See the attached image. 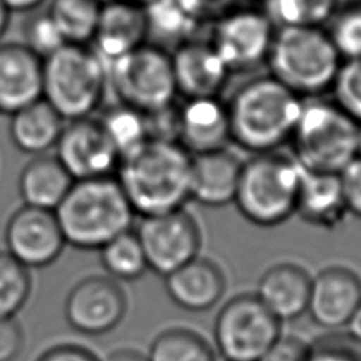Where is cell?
Returning a JSON list of instances; mask_svg holds the SVG:
<instances>
[{
  "instance_id": "obj_1",
  "label": "cell",
  "mask_w": 361,
  "mask_h": 361,
  "mask_svg": "<svg viewBox=\"0 0 361 361\" xmlns=\"http://www.w3.org/2000/svg\"><path fill=\"white\" fill-rule=\"evenodd\" d=\"M190 161L178 141L147 138L120 158L114 176L135 214H161L190 200Z\"/></svg>"
},
{
  "instance_id": "obj_2",
  "label": "cell",
  "mask_w": 361,
  "mask_h": 361,
  "mask_svg": "<svg viewBox=\"0 0 361 361\" xmlns=\"http://www.w3.org/2000/svg\"><path fill=\"white\" fill-rule=\"evenodd\" d=\"M54 214L65 243L83 250L130 231L135 216L114 175L73 180Z\"/></svg>"
},
{
  "instance_id": "obj_3",
  "label": "cell",
  "mask_w": 361,
  "mask_h": 361,
  "mask_svg": "<svg viewBox=\"0 0 361 361\" xmlns=\"http://www.w3.org/2000/svg\"><path fill=\"white\" fill-rule=\"evenodd\" d=\"M303 100L274 76L250 80L228 109L231 140L254 154L275 151L290 140Z\"/></svg>"
},
{
  "instance_id": "obj_4",
  "label": "cell",
  "mask_w": 361,
  "mask_h": 361,
  "mask_svg": "<svg viewBox=\"0 0 361 361\" xmlns=\"http://www.w3.org/2000/svg\"><path fill=\"white\" fill-rule=\"evenodd\" d=\"M107 87V62L90 45L63 44L42 59V99L65 121L93 116Z\"/></svg>"
},
{
  "instance_id": "obj_5",
  "label": "cell",
  "mask_w": 361,
  "mask_h": 361,
  "mask_svg": "<svg viewBox=\"0 0 361 361\" xmlns=\"http://www.w3.org/2000/svg\"><path fill=\"white\" fill-rule=\"evenodd\" d=\"M303 169L290 155L267 151L244 161L233 203L258 227H275L296 212Z\"/></svg>"
},
{
  "instance_id": "obj_6",
  "label": "cell",
  "mask_w": 361,
  "mask_h": 361,
  "mask_svg": "<svg viewBox=\"0 0 361 361\" xmlns=\"http://www.w3.org/2000/svg\"><path fill=\"white\" fill-rule=\"evenodd\" d=\"M341 59L329 32L316 25L281 27L267 55L271 76L300 97L331 87Z\"/></svg>"
},
{
  "instance_id": "obj_7",
  "label": "cell",
  "mask_w": 361,
  "mask_h": 361,
  "mask_svg": "<svg viewBox=\"0 0 361 361\" xmlns=\"http://www.w3.org/2000/svg\"><path fill=\"white\" fill-rule=\"evenodd\" d=\"M289 141L302 169L338 173L360 152V124L336 103H303Z\"/></svg>"
},
{
  "instance_id": "obj_8",
  "label": "cell",
  "mask_w": 361,
  "mask_h": 361,
  "mask_svg": "<svg viewBox=\"0 0 361 361\" xmlns=\"http://www.w3.org/2000/svg\"><path fill=\"white\" fill-rule=\"evenodd\" d=\"M107 83L118 103L144 114L172 104L178 94L171 54L151 42L107 62Z\"/></svg>"
},
{
  "instance_id": "obj_9",
  "label": "cell",
  "mask_w": 361,
  "mask_h": 361,
  "mask_svg": "<svg viewBox=\"0 0 361 361\" xmlns=\"http://www.w3.org/2000/svg\"><path fill=\"white\" fill-rule=\"evenodd\" d=\"M281 334L282 322L255 293L228 299L213 324L214 350L226 361H259Z\"/></svg>"
},
{
  "instance_id": "obj_10",
  "label": "cell",
  "mask_w": 361,
  "mask_h": 361,
  "mask_svg": "<svg viewBox=\"0 0 361 361\" xmlns=\"http://www.w3.org/2000/svg\"><path fill=\"white\" fill-rule=\"evenodd\" d=\"M134 233L142 247L148 269L161 276L200 255L202 228L186 207L144 216Z\"/></svg>"
},
{
  "instance_id": "obj_11",
  "label": "cell",
  "mask_w": 361,
  "mask_h": 361,
  "mask_svg": "<svg viewBox=\"0 0 361 361\" xmlns=\"http://www.w3.org/2000/svg\"><path fill=\"white\" fill-rule=\"evenodd\" d=\"M274 23L264 10H230L214 21L209 41L228 71L251 69L267 61Z\"/></svg>"
},
{
  "instance_id": "obj_12",
  "label": "cell",
  "mask_w": 361,
  "mask_h": 361,
  "mask_svg": "<svg viewBox=\"0 0 361 361\" xmlns=\"http://www.w3.org/2000/svg\"><path fill=\"white\" fill-rule=\"evenodd\" d=\"M54 148L73 180L116 175L120 162L118 151L92 116L65 121Z\"/></svg>"
},
{
  "instance_id": "obj_13",
  "label": "cell",
  "mask_w": 361,
  "mask_h": 361,
  "mask_svg": "<svg viewBox=\"0 0 361 361\" xmlns=\"http://www.w3.org/2000/svg\"><path fill=\"white\" fill-rule=\"evenodd\" d=\"M7 252L25 268H41L52 262L66 244L54 212L25 206L8 220Z\"/></svg>"
},
{
  "instance_id": "obj_14",
  "label": "cell",
  "mask_w": 361,
  "mask_h": 361,
  "mask_svg": "<svg viewBox=\"0 0 361 361\" xmlns=\"http://www.w3.org/2000/svg\"><path fill=\"white\" fill-rule=\"evenodd\" d=\"M361 303V276L344 265H331L312 276L306 313L324 329L345 327Z\"/></svg>"
},
{
  "instance_id": "obj_15",
  "label": "cell",
  "mask_w": 361,
  "mask_h": 361,
  "mask_svg": "<svg viewBox=\"0 0 361 361\" xmlns=\"http://www.w3.org/2000/svg\"><path fill=\"white\" fill-rule=\"evenodd\" d=\"M126 307V296L116 282L90 278L69 293L65 314L80 333L103 334L121 322Z\"/></svg>"
},
{
  "instance_id": "obj_16",
  "label": "cell",
  "mask_w": 361,
  "mask_h": 361,
  "mask_svg": "<svg viewBox=\"0 0 361 361\" xmlns=\"http://www.w3.org/2000/svg\"><path fill=\"white\" fill-rule=\"evenodd\" d=\"M176 92L186 99L217 97L228 68L210 42L186 39L171 54Z\"/></svg>"
},
{
  "instance_id": "obj_17",
  "label": "cell",
  "mask_w": 361,
  "mask_h": 361,
  "mask_svg": "<svg viewBox=\"0 0 361 361\" xmlns=\"http://www.w3.org/2000/svg\"><path fill=\"white\" fill-rule=\"evenodd\" d=\"M148 42L145 6L130 0H103L90 47L110 62Z\"/></svg>"
},
{
  "instance_id": "obj_18",
  "label": "cell",
  "mask_w": 361,
  "mask_h": 361,
  "mask_svg": "<svg viewBox=\"0 0 361 361\" xmlns=\"http://www.w3.org/2000/svg\"><path fill=\"white\" fill-rule=\"evenodd\" d=\"M42 97V58L23 42L0 44V114Z\"/></svg>"
},
{
  "instance_id": "obj_19",
  "label": "cell",
  "mask_w": 361,
  "mask_h": 361,
  "mask_svg": "<svg viewBox=\"0 0 361 361\" xmlns=\"http://www.w3.org/2000/svg\"><path fill=\"white\" fill-rule=\"evenodd\" d=\"M244 159L227 147L193 154L190 161V200L207 207L233 203Z\"/></svg>"
},
{
  "instance_id": "obj_20",
  "label": "cell",
  "mask_w": 361,
  "mask_h": 361,
  "mask_svg": "<svg viewBox=\"0 0 361 361\" xmlns=\"http://www.w3.org/2000/svg\"><path fill=\"white\" fill-rule=\"evenodd\" d=\"M230 140L228 109L217 97L188 99L179 107L176 141L190 155L224 148Z\"/></svg>"
},
{
  "instance_id": "obj_21",
  "label": "cell",
  "mask_w": 361,
  "mask_h": 361,
  "mask_svg": "<svg viewBox=\"0 0 361 361\" xmlns=\"http://www.w3.org/2000/svg\"><path fill=\"white\" fill-rule=\"evenodd\" d=\"M164 278L169 299L192 313L210 310L226 290V275L220 265L200 255Z\"/></svg>"
},
{
  "instance_id": "obj_22",
  "label": "cell",
  "mask_w": 361,
  "mask_h": 361,
  "mask_svg": "<svg viewBox=\"0 0 361 361\" xmlns=\"http://www.w3.org/2000/svg\"><path fill=\"white\" fill-rule=\"evenodd\" d=\"M312 276L295 262H278L267 268L257 283V298L279 320L306 314Z\"/></svg>"
},
{
  "instance_id": "obj_23",
  "label": "cell",
  "mask_w": 361,
  "mask_h": 361,
  "mask_svg": "<svg viewBox=\"0 0 361 361\" xmlns=\"http://www.w3.org/2000/svg\"><path fill=\"white\" fill-rule=\"evenodd\" d=\"M295 213L314 227H337L348 213L338 173L303 169Z\"/></svg>"
},
{
  "instance_id": "obj_24",
  "label": "cell",
  "mask_w": 361,
  "mask_h": 361,
  "mask_svg": "<svg viewBox=\"0 0 361 361\" xmlns=\"http://www.w3.org/2000/svg\"><path fill=\"white\" fill-rule=\"evenodd\" d=\"M72 182V176L55 155L39 154L24 165L18 192L25 206L54 212Z\"/></svg>"
},
{
  "instance_id": "obj_25",
  "label": "cell",
  "mask_w": 361,
  "mask_h": 361,
  "mask_svg": "<svg viewBox=\"0 0 361 361\" xmlns=\"http://www.w3.org/2000/svg\"><path fill=\"white\" fill-rule=\"evenodd\" d=\"M8 134L17 149L30 155L47 154L55 147L65 120L41 97L10 114Z\"/></svg>"
},
{
  "instance_id": "obj_26",
  "label": "cell",
  "mask_w": 361,
  "mask_h": 361,
  "mask_svg": "<svg viewBox=\"0 0 361 361\" xmlns=\"http://www.w3.org/2000/svg\"><path fill=\"white\" fill-rule=\"evenodd\" d=\"M147 358L148 361H217V353L197 331L173 326L155 336Z\"/></svg>"
},
{
  "instance_id": "obj_27",
  "label": "cell",
  "mask_w": 361,
  "mask_h": 361,
  "mask_svg": "<svg viewBox=\"0 0 361 361\" xmlns=\"http://www.w3.org/2000/svg\"><path fill=\"white\" fill-rule=\"evenodd\" d=\"M103 0H51L48 14L65 44L90 45Z\"/></svg>"
},
{
  "instance_id": "obj_28",
  "label": "cell",
  "mask_w": 361,
  "mask_h": 361,
  "mask_svg": "<svg viewBox=\"0 0 361 361\" xmlns=\"http://www.w3.org/2000/svg\"><path fill=\"white\" fill-rule=\"evenodd\" d=\"M97 120L118 151L120 158L149 138L147 116L123 103L106 109Z\"/></svg>"
},
{
  "instance_id": "obj_29",
  "label": "cell",
  "mask_w": 361,
  "mask_h": 361,
  "mask_svg": "<svg viewBox=\"0 0 361 361\" xmlns=\"http://www.w3.org/2000/svg\"><path fill=\"white\" fill-rule=\"evenodd\" d=\"M100 251L104 268L116 279L135 281L148 271L142 247L133 230L114 237Z\"/></svg>"
},
{
  "instance_id": "obj_30",
  "label": "cell",
  "mask_w": 361,
  "mask_h": 361,
  "mask_svg": "<svg viewBox=\"0 0 361 361\" xmlns=\"http://www.w3.org/2000/svg\"><path fill=\"white\" fill-rule=\"evenodd\" d=\"M148 18V39L157 35L159 39H169L178 47L189 39L196 23L189 18L175 0H154L145 6Z\"/></svg>"
},
{
  "instance_id": "obj_31",
  "label": "cell",
  "mask_w": 361,
  "mask_h": 361,
  "mask_svg": "<svg viewBox=\"0 0 361 361\" xmlns=\"http://www.w3.org/2000/svg\"><path fill=\"white\" fill-rule=\"evenodd\" d=\"M336 0H267V16L281 27L316 25L327 20Z\"/></svg>"
},
{
  "instance_id": "obj_32",
  "label": "cell",
  "mask_w": 361,
  "mask_h": 361,
  "mask_svg": "<svg viewBox=\"0 0 361 361\" xmlns=\"http://www.w3.org/2000/svg\"><path fill=\"white\" fill-rule=\"evenodd\" d=\"M24 268L8 252H0V319H11L28 296L30 282Z\"/></svg>"
},
{
  "instance_id": "obj_33",
  "label": "cell",
  "mask_w": 361,
  "mask_h": 361,
  "mask_svg": "<svg viewBox=\"0 0 361 361\" xmlns=\"http://www.w3.org/2000/svg\"><path fill=\"white\" fill-rule=\"evenodd\" d=\"M23 44L44 59L61 48L65 41L48 11L35 13L34 10L23 24Z\"/></svg>"
},
{
  "instance_id": "obj_34",
  "label": "cell",
  "mask_w": 361,
  "mask_h": 361,
  "mask_svg": "<svg viewBox=\"0 0 361 361\" xmlns=\"http://www.w3.org/2000/svg\"><path fill=\"white\" fill-rule=\"evenodd\" d=\"M331 87L336 104L361 124V58L341 63Z\"/></svg>"
},
{
  "instance_id": "obj_35",
  "label": "cell",
  "mask_w": 361,
  "mask_h": 361,
  "mask_svg": "<svg viewBox=\"0 0 361 361\" xmlns=\"http://www.w3.org/2000/svg\"><path fill=\"white\" fill-rule=\"evenodd\" d=\"M310 361H361V341L348 333H330L310 344Z\"/></svg>"
},
{
  "instance_id": "obj_36",
  "label": "cell",
  "mask_w": 361,
  "mask_h": 361,
  "mask_svg": "<svg viewBox=\"0 0 361 361\" xmlns=\"http://www.w3.org/2000/svg\"><path fill=\"white\" fill-rule=\"evenodd\" d=\"M329 35L341 58H361V8H351L338 16Z\"/></svg>"
},
{
  "instance_id": "obj_37",
  "label": "cell",
  "mask_w": 361,
  "mask_h": 361,
  "mask_svg": "<svg viewBox=\"0 0 361 361\" xmlns=\"http://www.w3.org/2000/svg\"><path fill=\"white\" fill-rule=\"evenodd\" d=\"M347 212L361 219V154L338 172Z\"/></svg>"
},
{
  "instance_id": "obj_38",
  "label": "cell",
  "mask_w": 361,
  "mask_h": 361,
  "mask_svg": "<svg viewBox=\"0 0 361 361\" xmlns=\"http://www.w3.org/2000/svg\"><path fill=\"white\" fill-rule=\"evenodd\" d=\"M259 361H310V344L293 334H281Z\"/></svg>"
},
{
  "instance_id": "obj_39",
  "label": "cell",
  "mask_w": 361,
  "mask_h": 361,
  "mask_svg": "<svg viewBox=\"0 0 361 361\" xmlns=\"http://www.w3.org/2000/svg\"><path fill=\"white\" fill-rule=\"evenodd\" d=\"M182 11L196 24L216 21L231 10L235 0H175Z\"/></svg>"
},
{
  "instance_id": "obj_40",
  "label": "cell",
  "mask_w": 361,
  "mask_h": 361,
  "mask_svg": "<svg viewBox=\"0 0 361 361\" xmlns=\"http://www.w3.org/2000/svg\"><path fill=\"white\" fill-rule=\"evenodd\" d=\"M21 347V333L11 319H0V361H11Z\"/></svg>"
},
{
  "instance_id": "obj_41",
  "label": "cell",
  "mask_w": 361,
  "mask_h": 361,
  "mask_svg": "<svg viewBox=\"0 0 361 361\" xmlns=\"http://www.w3.org/2000/svg\"><path fill=\"white\" fill-rule=\"evenodd\" d=\"M38 361H97L89 353L76 347H61L49 351Z\"/></svg>"
},
{
  "instance_id": "obj_42",
  "label": "cell",
  "mask_w": 361,
  "mask_h": 361,
  "mask_svg": "<svg viewBox=\"0 0 361 361\" xmlns=\"http://www.w3.org/2000/svg\"><path fill=\"white\" fill-rule=\"evenodd\" d=\"M104 361H148L145 354L133 348H121L111 353Z\"/></svg>"
},
{
  "instance_id": "obj_43",
  "label": "cell",
  "mask_w": 361,
  "mask_h": 361,
  "mask_svg": "<svg viewBox=\"0 0 361 361\" xmlns=\"http://www.w3.org/2000/svg\"><path fill=\"white\" fill-rule=\"evenodd\" d=\"M11 11L30 13L37 10L45 0H3Z\"/></svg>"
},
{
  "instance_id": "obj_44",
  "label": "cell",
  "mask_w": 361,
  "mask_h": 361,
  "mask_svg": "<svg viewBox=\"0 0 361 361\" xmlns=\"http://www.w3.org/2000/svg\"><path fill=\"white\" fill-rule=\"evenodd\" d=\"M345 327H347V333L350 336H353L355 340L361 341V303L358 305V307L350 317Z\"/></svg>"
},
{
  "instance_id": "obj_45",
  "label": "cell",
  "mask_w": 361,
  "mask_h": 361,
  "mask_svg": "<svg viewBox=\"0 0 361 361\" xmlns=\"http://www.w3.org/2000/svg\"><path fill=\"white\" fill-rule=\"evenodd\" d=\"M11 10L7 7V4L0 0V39L3 38V35L7 31V27L10 24V17H11Z\"/></svg>"
},
{
  "instance_id": "obj_46",
  "label": "cell",
  "mask_w": 361,
  "mask_h": 361,
  "mask_svg": "<svg viewBox=\"0 0 361 361\" xmlns=\"http://www.w3.org/2000/svg\"><path fill=\"white\" fill-rule=\"evenodd\" d=\"M130 1H134V3H138V4H142V6H147L148 3L154 1V0H130Z\"/></svg>"
},
{
  "instance_id": "obj_47",
  "label": "cell",
  "mask_w": 361,
  "mask_h": 361,
  "mask_svg": "<svg viewBox=\"0 0 361 361\" xmlns=\"http://www.w3.org/2000/svg\"><path fill=\"white\" fill-rule=\"evenodd\" d=\"M358 154H361V124H360V152Z\"/></svg>"
},
{
  "instance_id": "obj_48",
  "label": "cell",
  "mask_w": 361,
  "mask_h": 361,
  "mask_svg": "<svg viewBox=\"0 0 361 361\" xmlns=\"http://www.w3.org/2000/svg\"><path fill=\"white\" fill-rule=\"evenodd\" d=\"M336 1H337V3H338V1H340V0H336Z\"/></svg>"
}]
</instances>
